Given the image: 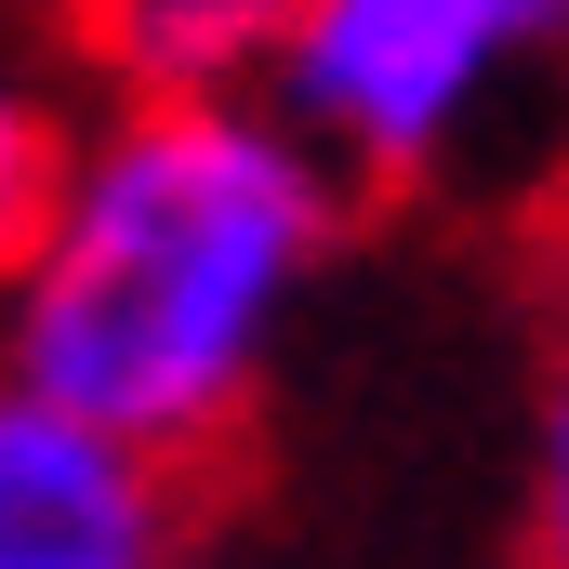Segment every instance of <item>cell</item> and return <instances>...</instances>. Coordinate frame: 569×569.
I'll return each instance as SVG.
<instances>
[{
  "instance_id": "cell-6",
  "label": "cell",
  "mask_w": 569,
  "mask_h": 569,
  "mask_svg": "<svg viewBox=\"0 0 569 569\" xmlns=\"http://www.w3.org/2000/svg\"><path fill=\"white\" fill-rule=\"evenodd\" d=\"M543 557L569 569V371H557V398H543Z\"/></svg>"
},
{
  "instance_id": "cell-1",
  "label": "cell",
  "mask_w": 569,
  "mask_h": 569,
  "mask_svg": "<svg viewBox=\"0 0 569 569\" xmlns=\"http://www.w3.org/2000/svg\"><path fill=\"white\" fill-rule=\"evenodd\" d=\"M331 252V159L252 93H120L13 266V371L133 450H226Z\"/></svg>"
},
{
  "instance_id": "cell-4",
  "label": "cell",
  "mask_w": 569,
  "mask_h": 569,
  "mask_svg": "<svg viewBox=\"0 0 569 569\" xmlns=\"http://www.w3.org/2000/svg\"><path fill=\"white\" fill-rule=\"evenodd\" d=\"M291 0H80V53L120 93H266Z\"/></svg>"
},
{
  "instance_id": "cell-3",
  "label": "cell",
  "mask_w": 569,
  "mask_h": 569,
  "mask_svg": "<svg viewBox=\"0 0 569 569\" xmlns=\"http://www.w3.org/2000/svg\"><path fill=\"white\" fill-rule=\"evenodd\" d=\"M186 543V463L0 371V569H159Z\"/></svg>"
},
{
  "instance_id": "cell-2",
  "label": "cell",
  "mask_w": 569,
  "mask_h": 569,
  "mask_svg": "<svg viewBox=\"0 0 569 569\" xmlns=\"http://www.w3.org/2000/svg\"><path fill=\"white\" fill-rule=\"evenodd\" d=\"M557 40H569V0H291V40L266 67V93L318 159L425 172Z\"/></svg>"
},
{
  "instance_id": "cell-5",
  "label": "cell",
  "mask_w": 569,
  "mask_h": 569,
  "mask_svg": "<svg viewBox=\"0 0 569 569\" xmlns=\"http://www.w3.org/2000/svg\"><path fill=\"white\" fill-rule=\"evenodd\" d=\"M53 199H67V120H53L40 93H13V80H0V279L40 252Z\"/></svg>"
}]
</instances>
